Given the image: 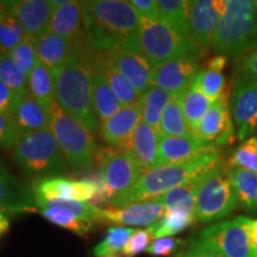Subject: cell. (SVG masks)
<instances>
[{
  "label": "cell",
  "instance_id": "37",
  "mask_svg": "<svg viewBox=\"0 0 257 257\" xmlns=\"http://www.w3.org/2000/svg\"><path fill=\"white\" fill-rule=\"evenodd\" d=\"M0 79L19 96L30 94L29 76L25 75L5 53H0Z\"/></svg>",
  "mask_w": 257,
  "mask_h": 257
},
{
  "label": "cell",
  "instance_id": "48",
  "mask_svg": "<svg viewBox=\"0 0 257 257\" xmlns=\"http://www.w3.org/2000/svg\"><path fill=\"white\" fill-rule=\"evenodd\" d=\"M130 3L142 19L160 21V12L155 0H131Z\"/></svg>",
  "mask_w": 257,
  "mask_h": 257
},
{
  "label": "cell",
  "instance_id": "8",
  "mask_svg": "<svg viewBox=\"0 0 257 257\" xmlns=\"http://www.w3.org/2000/svg\"><path fill=\"white\" fill-rule=\"evenodd\" d=\"M238 199L229 178V167L223 160L202 176L195 192V220L212 223L230 216Z\"/></svg>",
  "mask_w": 257,
  "mask_h": 257
},
{
  "label": "cell",
  "instance_id": "6",
  "mask_svg": "<svg viewBox=\"0 0 257 257\" xmlns=\"http://www.w3.org/2000/svg\"><path fill=\"white\" fill-rule=\"evenodd\" d=\"M138 46L153 68L178 59L200 60L205 54L189 35L175 30L161 19H142L138 30Z\"/></svg>",
  "mask_w": 257,
  "mask_h": 257
},
{
  "label": "cell",
  "instance_id": "21",
  "mask_svg": "<svg viewBox=\"0 0 257 257\" xmlns=\"http://www.w3.org/2000/svg\"><path fill=\"white\" fill-rule=\"evenodd\" d=\"M92 55V53H91ZM92 108L99 123H105L119 112L121 106L119 99L112 91L105 74L99 68L92 55Z\"/></svg>",
  "mask_w": 257,
  "mask_h": 257
},
{
  "label": "cell",
  "instance_id": "5",
  "mask_svg": "<svg viewBox=\"0 0 257 257\" xmlns=\"http://www.w3.org/2000/svg\"><path fill=\"white\" fill-rule=\"evenodd\" d=\"M14 160L22 173L35 181L67 174L66 160L50 127L24 134L15 147Z\"/></svg>",
  "mask_w": 257,
  "mask_h": 257
},
{
  "label": "cell",
  "instance_id": "44",
  "mask_svg": "<svg viewBox=\"0 0 257 257\" xmlns=\"http://www.w3.org/2000/svg\"><path fill=\"white\" fill-rule=\"evenodd\" d=\"M23 134L11 115L0 113V148L15 149Z\"/></svg>",
  "mask_w": 257,
  "mask_h": 257
},
{
  "label": "cell",
  "instance_id": "17",
  "mask_svg": "<svg viewBox=\"0 0 257 257\" xmlns=\"http://www.w3.org/2000/svg\"><path fill=\"white\" fill-rule=\"evenodd\" d=\"M165 207L156 200L137 202L130 206L101 210L99 223H111L130 226H152L165 214Z\"/></svg>",
  "mask_w": 257,
  "mask_h": 257
},
{
  "label": "cell",
  "instance_id": "33",
  "mask_svg": "<svg viewBox=\"0 0 257 257\" xmlns=\"http://www.w3.org/2000/svg\"><path fill=\"white\" fill-rule=\"evenodd\" d=\"M195 221L193 214L185 213L181 211H165L162 218L157 220L155 224L147 229L153 239L166 238V237L174 236L187 229Z\"/></svg>",
  "mask_w": 257,
  "mask_h": 257
},
{
  "label": "cell",
  "instance_id": "45",
  "mask_svg": "<svg viewBox=\"0 0 257 257\" xmlns=\"http://www.w3.org/2000/svg\"><path fill=\"white\" fill-rule=\"evenodd\" d=\"M184 244H185L184 239L166 237V238L155 239L154 242L150 243V245L147 248L146 252L149 253V255L159 256V257L170 256L174 252L178 251Z\"/></svg>",
  "mask_w": 257,
  "mask_h": 257
},
{
  "label": "cell",
  "instance_id": "55",
  "mask_svg": "<svg viewBox=\"0 0 257 257\" xmlns=\"http://www.w3.org/2000/svg\"><path fill=\"white\" fill-rule=\"evenodd\" d=\"M252 136H255V137H257V124H256V127H255V131H253V135Z\"/></svg>",
  "mask_w": 257,
  "mask_h": 257
},
{
  "label": "cell",
  "instance_id": "29",
  "mask_svg": "<svg viewBox=\"0 0 257 257\" xmlns=\"http://www.w3.org/2000/svg\"><path fill=\"white\" fill-rule=\"evenodd\" d=\"M229 178L238 204L249 213L257 212V173L240 168H229Z\"/></svg>",
  "mask_w": 257,
  "mask_h": 257
},
{
  "label": "cell",
  "instance_id": "14",
  "mask_svg": "<svg viewBox=\"0 0 257 257\" xmlns=\"http://www.w3.org/2000/svg\"><path fill=\"white\" fill-rule=\"evenodd\" d=\"M237 137L245 141L253 135L257 124V81L238 79L231 96Z\"/></svg>",
  "mask_w": 257,
  "mask_h": 257
},
{
  "label": "cell",
  "instance_id": "28",
  "mask_svg": "<svg viewBox=\"0 0 257 257\" xmlns=\"http://www.w3.org/2000/svg\"><path fill=\"white\" fill-rule=\"evenodd\" d=\"M29 88L30 95L34 96L38 104L50 113L56 102L54 95L53 73L40 60L29 75Z\"/></svg>",
  "mask_w": 257,
  "mask_h": 257
},
{
  "label": "cell",
  "instance_id": "39",
  "mask_svg": "<svg viewBox=\"0 0 257 257\" xmlns=\"http://www.w3.org/2000/svg\"><path fill=\"white\" fill-rule=\"evenodd\" d=\"M135 232L130 227H110L106 232L105 238L94 248L95 257H117L123 251L125 244Z\"/></svg>",
  "mask_w": 257,
  "mask_h": 257
},
{
  "label": "cell",
  "instance_id": "43",
  "mask_svg": "<svg viewBox=\"0 0 257 257\" xmlns=\"http://www.w3.org/2000/svg\"><path fill=\"white\" fill-rule=\"evenodd\" d=\"M8 55L16 63V66L29 76L38 61L36 48H35V37L28 36L22 43L9 51Z\"/></svg>",
  "mask_w": 257,
  "mask_h": 257
},
{
  "label": "cell",
  "instance_id": "12",
  "mask_svg": "<svg viewBox=\"0 0 257 257\" xmlns=\"http://www.w3.org/2000/svg\"><path fill=\"white\" fill-rule=\"evenodd\" d=\"M143 98V96H142ZM143 115V101L123 107L100 126L102 141L115 152H130L135 131Z\"/></svg>",
  "mask_w": 257,
  "mask_h": 257
},
{
  "label": "cell",
  "instance_id": "51",
  "mask_svg": "<svg viewBox=\"0 0 257 257\" xmlns=\"http://www.w3.org/2000/svg\"><path fill=\"white\" fill-rule=\"evenodd\" d=\"M237 220L239 221L240 225L244 227V230L248 233L250 240L252 244L257 246V219H250L248 217H237Z\"/></svg>",
  "mask_w": 257,
  "mask_h": 257
},
{
  "label": "cell",
  "instance_id": "20",
  "mask_svg": "<svg viewBox=\"0 0 257 257\" xmlns=\"http://www.w3.org/2000/svg\"><path fill=\"white\" fill-rule=\"evenodd\" d=\"M0 210L24 213L37 210L32 191L23 186L0 161Z\"/></svg>",
  "mask_w": 257,
  "mask_h": 257
},
{
  "label": "cell",
  "instance_id": "10",
  "mask_svg": "<svg viewBox=\"0 0 257 257\" xmlns=\"http://www.w3.org/2000/svg\"><path fill=\"white\" fill-rule=\"evenodd\" d=\"M191 240L216 250L225 257H257V246L237 218L205 227Z\"/></svg>",
  "mask_w": 257,
  "mask_h": 257
},
{
  "label": "cell",
  "instance_id": "49",
  "mask_svg": "<svg viewBox=\"0 0 257 257\" xmlns=\"http://www.w3.org/2000/svg\"><path fill=\"white\" fill-rule=\"evenodd\" d=\"M239 79L257 81V47L250 51L240 63Z\"/></svg>",
  "mask_w": 257,
  "mask_h": 257
},
{
  "label": "cell",
  "instance_id": "22",
  "mask_svg": "<svg viewBox=\"0 0 257 257\" xmlns=\"http://www.w3.org/2000/svg\"><path fill=\"white\" fill-rule=\"evenodd\" d=\"M159 147V133L143 120L141 121L134 134L130 152L147 172L160 167Z\"/></svg>",
  "mask_w": 257,
  "mask_h": 257
},
{
  "label": "cell",
  "instance_id": "13",
  "mask_svg": "<svg viewBox=\"0 0 257 257\" xmlns=\"http://www.w3.org/2000/svg\"><path fill=\"white\" fill-rule=\"evenodd\" d=\"M96 193V186L92 179L68 180L64 178H50L34 181L32 194L36 206L41 202L63 199V200L91 201Z\"/></svg>",
  "mask_w": 257,
  "mask_h": 257
},
{
  "label": "cell",
  "instance_id": "16",
  "mask_svg": "<svg viewBox=\"0 0 257 257\" xmlns=\"http://www.w3.org/2000/svg\"><path fill=\"white\" fill-rule=\"evenodd\" d=\"M0 6L21 22L29 36L38 38L50 32V21L54 10L44 0H14L0 2Z\"/></svg>",
  "mask_w": 257,
  "mask_h": 257
},
{
  "label": "cell",
  "instance_id": "25",
  "mask_svg": "<svg viewBox=\"0 0 257 257\" xmlns=\"http://www.w3.org/2000/svg\"><path fill=\"white\" fill-rule=\"evenodd\" d=\"M12 118L23 135L50 127L51 123L49 112L44 110L30 94L19 99Z\"/></svg>",
  "mask_w": 257,
  "mask_h": 257
},
{
  "label": "cell",
  "instance_id": "31",
  "mask_svg": "<svg viewBox=\"0 0 257 257\" xmlns=\"http://www.w3.org/2000/svg\"><path fill=\"white\" fill-rule=\"evenodd\" d=\"M200 179H195L184 186L173 188L161 197L154 199L159 201L165 210L168 211H181L185 213L193 214L195 212V192ZM195 217V216H194Z\"/></svg>",
  "mask_w": 257,
  "mask_h": 257
},
{
  "label": "cell",
  "instance_id": "23",
  "mask_svg": "<svg viewBox=\"0 0 257 257\" xmlns=\"http://www.w3.org/2000/svg\"><path fill=\"white\" fill-rule=\"evenodd\" d=\"M83 3L85 2H70L63 8L54 10L50 21V32L66 38L69 42L75 41L79 36H81Z\"/></svg>",
  "mask_w": 257,
  "mask_h": 257
},
{
  "label": "cell",
  "instance_id": "52",
  "mask_svg": "<svg viewBox=\"0 0 257 257\" xmlns=\"http://www.w3.org/2000/svg\"><path fill=\"white\" fill-rule=\"evenodd\" d=\"M227 59L223 55H214L212 59L208 60L207 68L212 70H217V72H221L225 67H226Z\"/></svg>",
  "mask_w": 257,
  "mask_h": 257
},
{
  "label": "cell",
  "instance_id": "46",
  "mask_svg": "<svg viewBox=\"0 0 257 257\" xmlns=\"http://www.w3.org/2000/svg\"><path fill=\"white\" fill-rule=\"evenodd\" d=\"M152 236L147 230H135L133 236L125 244L123 253L128 257L137 255V253L146 251L148 246L152 243Z\"/></svg>",
  "mask_w": 257,
  "mask_h": 257
},
{
  "label": "cell",
  "instance_id": "11",
  "mask_svg": "<svg viewBox=\"0 0 257 257\" xmlns=\"http://www.w3.org/2000/svg\"><path fill=\"white\" fill-rule=\"evenodd\" d=\"M223 0L187 2V24L192 40L204 51L213 48V41L223 14Z\"/></svg>",
  "mask_w": 257,
  "mask_h": 257
},
{
  "label": "cell",
  "instance_id": "3",
  "mask_svg": "<svg viewBox=\"0 0 257 257\" xmlns=\"http://www.w3.org/2000/svg\"><path fill=\"white\" fill-rule=\"evenodd\" d=\"M220 161L221 154L219 149H217L185 162L165 165L148 170L136 185L112 200L111 207L121 208L137 202L154 200L170 189L202 178Z\"/></svg>",
  "mask_w": 257,
  "mask_h": 257
},
{
  "label": "cell",
  "instance_id": "19",
  "mask_svg": "<svg viewBox=\"0 0 257 257\" xmlns=\"http://www.w3.org/2000/svg\"><path fill=\"white\" fill-rule=\"evenodd\" d=\"M105 55L115 68L124 76H126L140 94L143 95L153 85L152 76L154 68L141 53L118 49Z\"/></svg>",
  "mask_w": 257,
  "mask_h": 257
},
{
  "label": "cell",
  "instance_id": "53",
  "mask_svg": "<svg viewBox=\"0 0 257 257\" xmlns=\"http://www.w3.org/2000/svg\"><path fill=\"white\" fill-rule=\"evenodd\" d=\"M10 216L11 213L0 210V238L5 236L10 230Z\"/></svg>",
  "mask_w": 257,
  "mask_h": 257
},
{
  "label": "cell",
  "instance_id": "30",
  "mask_svg": "<svg viewBox=\"0 0 257 257\" xmlns=\"http://www.w3.org/2000/svg\"><path fill=\"white\" fill-rule=\"evenodd\" d=\"M160 136L169 137H192L193 134L186 123L182 111V94L174 95L163 111L160 123Z\"/></svg>",
  "mask_w": 257,
  "mask_h": 257
},
{
  "label": "cell",
  "instance_id": "27",
  "mask_svg": "<svg viewBox=\"0 0 257 257\" xmlns=\"http://www.w3.org/2000/svg\"><path fill=\"white\" fill-rule=\"evenodd\" d=\"M35 48L38 60L53 72L60 68L68 59L72 42L53 32H48L43 36L35 38Z\"/></svg>",
  "mask_w": 257,
  "mask_h": 257
},
{
  "label": "cell",
  "instance_id": "40",
  "mask_svg": "<svg viewBox=\"0 0 257 257\" xmlns=\"http://www.w3.org/2000/svg\"><path fill=\"white\" fill-rule=\"evenodd\" d=\"M41 214L48 220L59 225L64 229H68L73 232H75L79 236H86L88 232H91L93 229V225L85 223V221L80 220L68 211L63 210L61 207L55 206H47L40 210Z\"/></svg>",
  "mask_w": 257,
  "mask_h": 257
},
{
  "label": "cell",
  "instance_id": "18",
  "mask_svg": "<svg viewBox=\"0 0 257 257\" xmlns=\"http://www.w3.org/2000/svg\"><path fill=\"white\" fill-rule=\"evenodd\" d=\"M219 149L213 142L198 136L169 137L160 136V167L172 163L185 162L202 154Z\"/></svg>",
  "mask_w": 257,
  "mask_h": 257
},
{
  "label": "cell",
  "instance_id": "9",
  "mask_svg": "<svg viewBox=\"0 0 257 257\" xmlns=\"http://www.w3.org/2000/svg\"><path fill=\"white\" fill-rule=\"evenodd\" d=\"M95 160L98 161L96 175L115 197L136 185L147 172L131 152H115L113 149L98 148Z\"/></svg>",
  "mask_w": 257,
  "mask_h": 257
},
{
  "label": "cell",
  "instance_id": "35",
  "mask_svg": "<svg viewBox=\"0 0 257 257\" xmlns=\"http://www.w3.org/2000/svg\"><path fill=\"white\" fill-rule=\"evenodd\" d=\"M28 36L21 22L0 6V53L8 54Z\"/></svg>",
  "mask_w": 257,
  "mask_h": 257
},
{
  "label": "cell",
  "instance_id": "41",
  "mask_svg": "<svg viewBox=\"0 0 257 257\" xmlns=\"http://www.w3.org/2000/svg\"><path fill=\"white\" fill-rule=\"evenodd\" d=\"M192 87L198 89L212 101H216L225 94L226 81L221 72L212 69H202L193 82Z\"/></svg>",
  "mask_w": 257,
  "mask_h": 257
},
{
  "label": "cell",
  "instance_id": "47",
  "mask_svg": "<svg viewBox=\"0 0 257 257\" xmlns=\"http://www.w3.org/2000/svg\"><path fill=\"white\" fill-rule=\"evenodd\" d=\"M21 98L22 96L12 92L0 79V113L12 117Z\"/></svg>",
  "mask_w": 257,
  "mask_h": 257
},
{
  "label": "cell",
  "instance_id": "2",
  "mask_svg": "<svg viewBox=\"0 0 257 257\" xmlns=\"http://www.w3.org/2000/svg\"><path fill=\"white\" fill-rule=\"evenodd\" d=\"M51 73L57 106L95 135L99 121L92 108V55L82 35L72 42L66 62Z\"/></svg>",
  "mask_w": 257,
  "mask_h": 257
},
{
  "label": "cell",
  "instance_id": "26",
  "mask_svg": "<svg viewBox=\"0 0 257 257\" xmlns=\"http://www.w3.org/2000/svg\"><path fill=\"white\" fill-rule=\"evenodd\" d=\"M92 55L93 59L95 60V62L98 63L99 68H100L101 72L105 74L106 79H107L108 83H110L112 91L114 92V94L117 95L118 99H119L123 107L134 106L136 105L137 102L142 100L143 95L140 94V93L135 89L133 83L128 81L126 76H124L119 70L115 68L105 54L92 53Z\"/></svg>",
  "mask_w": 257,
  "mask_h": 257
},
{
  "label": "cell",
  "instance_id": "36",
  "mask_svg": "<svg viewBox=\"0 0 257 257\" xmlns=\"http://www.w3.org/2000/svg\"><path fill=\"white\" fill-rule=\"evenodd\" d=\"M47 206L61 207L68 211L78 219L85 221V223L94 225L100 221L101 208L95 207L89 201H76V200H63V199H53L37 205L38 210Z\"/></svg>",
  "mask_w": 257,
  "mask_h": 257
},
{
  "label": "cell",
  "instance_id": "34",
  "mask_svg": "<svg viewBox=\"0 0 257 257\" xmlns=\"http://www.w3.org/2000/svg\"><path fill=\"white\" fill-rule=\"evenodd\" d=\"M212 102L213 101L194 87H191L182 94V111H184L186 123L193 134H195L205 114L210 110Z\"/></svg>",
  "mask_w": 257,
  "mask_h": 257
},
{
  "label": "cell",
  "instance_id": "7",
  "mask_svg": "<svg viewBox=\"0 0 257 257\" xmlns=\"http://www.w3.org/2000/svg\"><path fill=\"white\" fill-rule=\"evenodd\" d=\"M53 130L66 163L74 173L87 172L95 161L96 142L87 127L61 110L55 102L50 111Z\"/></svg>",
  "mask_w": 257,
  "mask_h": 257
},
{
  "label": "cell",
  "instance_id": "15",
  "mask_svg": "<svg viewBox=\"0 0 257 257\" xmlns=\"http://www.w3.org/2000/svg\"><path fill=\"white\" fill-rule=\"evenodd\" d=\"M199 72V60L178 59L168 61L154 68L152 83L172 95L184 94L192 87Z\"/></svg>",
  "mask_w": 257,
  "mask_h": 257
},
{
  "label": "cell",
  "instance_id": "1",
  "mask_svg": "<svg viewBox=\"0 0 257 257\" xmlns=\"http://www.w3.org/2000/svg\"><path fill=\"white\" fill-rule=\"evenodd\" d=\"M142 18L130 2L93 0L83 3L82 36L91 53L118 49L140 51L138 30Z\"/></svg>",
  "mask_w": 257,
  "mask_h": 257
},
{
  "label": "cell",
  "instance_id": "32",
  "mask_svg": "<svg viewBox=\"0 0 257 257\" xmlns=\"http://www.w3.org/2000/svg\"><path fill=\"white\" fill-rule=\"evenodd\" d=\"M173 96L174 95H172L163 88L155 85L150 86L149 89L143 94L142 120L155 128L157 133L160 130V123L163 111H165L167 105L169 104V101L172 100Z\"/></svg>",
  "mask_w": 257,
  "mask_h": 257
},
{
  "label": "cell",
  "instance_id": "54",
  "mask_svg": "<svg viewBox=\"0 0 257 257\" xmlns=\"http://www.w3.org/2000/svg\"><path fill=\"white\" fill-rule=\"evenodd\" d=\"M50 5L53 10H56V9H60V8H63V6L68 5L70 3V0H50Z\"/></svg>",
  "mask_w": 257,
  "mask_h": 257
},
{
  "label": "cell",
  "instance_id": "24",
  "mask_svg": "<svg viewBox=\"0 0 257 257\" xmlns=\"http://www.w3.org/2000/svg\"><path fill=\"white\" fill-rule=\"evenodd\" d=\"M232 126L233 123L230 117L227 96L225 93L221 98L212 102L210 110L205 114L204 119L195 131V135L207 142H213V141L216 142L218 137H220L225 131Z\"/></svg>",
  "mask_w": 257,
  "mask_h": 257
},
{
  "label": "cell",
  "instance_id": "50",
  "mask_svg": "<svg viewBox=\"0 0 257 257\" xmlns=\"http://www.w3.org/2000/svg\"><path fill=\"white\" fill-rule=\"evenodd\" d=\"M175 257H225L217 252L216 250L208 248V246L202 245L197 242L189 240L188 248L185 251L179 252Z\"/></svg>",
  "mask_w": 257,
  "mask_h": 257
},
{
  "label": "cell",
  "instance_id": "38",
  "mask_svg": "<svg viewBox=\"0 0 257 257\" xmlns=\"http://www.w3.org/2000/svg\"><path fill=\"white\" fill-rule=\"evenodd\" d=\"M160 19L182 34L188 32L187 2L184 0H157Z\"/></svg>",
  "mask_w": 257,
  "mask_h": 257
},
{
  "label": "cell",
  "instance_id": "42",
  "mask_svg": "<svg viewBox=\"0 0 257 257\" xmlns=\"http://www.w3.org/2000/svg\"><path fill=\"white\" fill-rule=\"evenodd\" d=\"M229 168H240L257 173V137L243 141L233 150L227 162Z\"/></svg>",
  "mask_w": 257,
  "mask_h": 257
},
{
  "label": "cell",
  "instance_id": "4",
  "mask_svg": "<svg viewBox=\"0 0 257 257\" xmlns=\"http://www.w3.org/2000/svg\"><path fill=\"white\" fill-rule=\"evenodd\" d=\"M213 41L218 55L238 59L257 46V0H223Z\"/></svg>",
  "mask_w": 257,
  "mask_h": 257
}]
</instances>
